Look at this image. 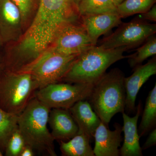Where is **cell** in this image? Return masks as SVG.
I'll return each mask as SVG.
<instances>
[{
	"label": "cell",
	"mask_w": 156,
	"mask_h": 156,
	"mask_svg": "<svg viewBox=\"0 0 156 156\" xmlns=\"http://www.w3.org/2000/svg\"><path fill=\"white\" fill-rule=\"evenodd\" d=\"M50 110L34 96L18 115V130L25 145L31 148L35 154L57 156L55 140L48 127Z\"/></svg>",
	"instance_id": "6da1fadb"
},
{
	"label": "cell",
	"mask_w": 156,
	"mask_h": 156,
	"mask_svg": "<svg viewBox=\"0 0 156 156\" xmlns=\"http://www.w3.org/2000/svg\"><path fill=\"white\" fill-rule=\"evenodd\" d=\"M124 73L118 68L106 73L95 83L87 101L101 122L109 128L112 118L125 112Z\"/></svg>",
	"instance_id": "7a4b0ae2"
},
{
	"label": "cell",
	"mask_w": 156,
	"mask_h": 156,
	"mask_svg": "<svg viewBox=\"0 0 156 156\" xmlns=\"http://www.w3.org/2000/svg\"><path fill=\"white\" fill-rule=\"evenodd\" d=\"M127 50L125 47L108 49L93 46L77 56L62 82L95 84L111 66L128 58L123 54Z\"/></svg>",
	"instance_id": "3957f363"
},
{
	"label": "cell",
	"mask_w": 156,
	"mask_h": 156,
	"mask_svg": "<svg viewBox=\"0 0 156 156\" xmlns=\"http://www.w3.org/2000/svg\"><path fill=\"white\" fill-rule=\"evenodd\" d=\"M39 89L28 72H12L4 69L0 73V108L19 115Z\"/></svg>",
	"instance_id": "277c9868"
},
{
	"label": "cell",
	"mask_w": 156,
	"mask_h": 156,
	"mask_svg": "<svg viewBox=\"0 0 156 156\" xmlns=\"http://www.w3.org/2000/svg\"><path fill=\"white\" fill-rule=\"evenodd\" d=\"M78 56L64 55L49 48L20 71L30 73L40 89L49 84L62 82Z\"/></svg>",
	"instance_id": "5b68a950"
},
{
	"label": "cell",
	"mask_w": 156,
	"mask_h": 156,
	"mask_svg": "<svg viewBox=\"0 0 156 156\" xmlns=\"http://www.w3.org/2000/svg\"><path fill=\"white\" fill-rule=\"evenodd\" d=\"M94 84L54 83L39 89L35 96L50 109H69L78 101L87 100Z\"/></svg>",
	"instance_id": "8992f818"
},
{
	"label": "cell",
	"mask_w": 156,
	"mask_h": 156,
	"mask_svg": "<svg viewBox=\"0 0 156 156\" xmlns=\"http://www.w3.org/2000/svg\"><path fill=\"white\" fill-rule=\"evenodd\" d=\"M156 24L140 19L122 22L114 32L101 41L99 47L104 49L125 47L127 50L142 45L156 34Z\"/></svg>",
	"instance_id": "52a82bcc"
},
{
	"label": "cell",
	"mask_w": 156,
	"mask_h": 156,
	"mask_svg": "<svg viewBox=\"0 0 156 156\" xmlns=\"http://www.w3.org/2000/svg\"><path fill=\"white\" fill-rule=\"evenodd\" d=\"M83 27L80 22L70 23L57 34L49 48L61 54L79 55L93 47Z\"/></svg>",
	"instance_id": "ba28073f"
},
{
	"label": "cell",
	"mask_w": 156,
	"mask_h": 156,
	"mask_svg": "<svg viewBox=\"0 0 156 156\" xmlns=\"http://www.w3.org/2000/svg\"><path fill=\"white\" fill-rule=\"evenodd\" d=\"M24 33L17 6L11 0H0V35L4 44H15Z\"/></svg>",
	"instance_id": "9c48e42d"
},
{
	"label": "cell",
	"mask_w": 156,
	"mask_h": 156,
	"mask_svg": "<svg viewBox=\"0 0 156 156\" xmlns=\"http://www.w3.org/2000/svg\"><path fill=\"white\" fill-rule=\"evenodd\" d=\"M134 73L124 80L126 92L125 110L127 114L136 111L135 101L140 89L150 78L156 74V57L154 56L146 64L133 69Z\"/></svg>",
	"instance_id": "30bf717a"
},
{
	"label": "cell",
	"mask_w": 156,
	"mask_h": 156,
	"mask_svg": "<svg viewBox=\"0 0 156 156\" xmlns=\"http://www.w3.org/2000/svg\"><path fill=\"white\" fill-rule=\"evenodd\" d=\"M115 130L111 131L101 122L96 129L94 138L93 149L95 156H119L121 143L122 126L118 123L114 125Z\"/></svg>",
	"instance_id": "8fae6325"
},
{
	"label": "cell",
	"mask_w": 156,
	"mask_h": 156,
	"mask_svg": "<svg viewBox=\"0 0 156 156\" xmlns=\"http://www.w3.org/2000/svg\"><path fill=\"white\" fill-rule=\"evenodd\" d=\"M48 124L54 140L67 141L78 134L79 128L67 109H50Z\"/></svg>",
	"instance_id": "7c38bea8"
},
{
	"label": "cell",
	"mask_w": 156,
	"mask_h": 156,
	"mask_svg": "<svg viewBox=\"0 0 156 156\" xmlns=\"http://www.w3.org/2000/svg\"><path fill=\"white\" fill-rule=\"evenodd\" d=\"M142 104L140 101L136 113L131 117L125 112L122 113L123 120L122 132L124 138L122 146L120 149V156H142V150L140 144V136L137 128V122L142 112Z\"/></svg>",
	"instance_id": "4fadbf2b"
},
{
	"label": "cell",
	"mask_w": 156,
	"mask_h": 156,
	"mask_svg": "<svg viewBox=\"0 0 156 156\" xmlns=\"http://www.w3.org/2000/svg\"><path fill=\"white\" fill-rule=\"evenodd\" d=\"M80 21L94 46L99 37L122 23L119 14L112 13L81 16Z\"/></svg>",
	"instance_id": "5bb4252c"
},
{
	"label": "cell",
	"mask_w": 156,
	"mask_h": 156,
	"mask_svg": "<svg viewBox=\"0 0 156 156\" xmlns=\"http://www.w3.org/2000/svg\"><path fill=\"white\" fill-rule=\"evenodd\" d=\"M69 110L79 128L78 134H84L92 140L95 131L101 122L87 100H81Z\"/></svg>",
	"instance_id": "9a60e30c"
},
{
	"label": "cell",
	"mask_w": 156,
	"mask_h": 156,
	"mask_svg": "<svg viewBox=\"0 0 156 156\" xmlns=\"http://www.w3.org/2000/svg\"><path fill=\"white\" fill-rule=\"evenodd\" d=\"M90 139L84 134H78L67 141H61L60 150L63 156H95Z\"/></svg>",
	"instance_id": "2e32d148"
},
{
	"label": "cell",
	"mask_w": 156,
	"mask_h": 156,
	"mask_svg": "<svg viewBox=\"0 0 156 156\" xmlns=\"http://www.w3.org/2000/svg\"><path fill=\"white\" fill-rule=\"evenodd\" d=\"M142 118L138 129L140 137L145 136L156 126V84L149 92L146 101Z\"/></svg>",
	"instance_id": "e0dca14e"
},
{
	"label": "cell",
	"mask_w": 156,
	"mask_h": 156,
	"mask_svg": "<svg viewBox=\"0 0 156 156\" xmlns=\"http://www.w3.org/2000/svg\"><path fill=\"white\" fill-rule=\"evenodd\" d=\"M80 17L96 14H118L112 0H81L77 8Z\"/></svg>",
	"instance_id": "ac0fdd59"
},
{
	"label": "cell",
	"mask_w": 156,
	"mask_h": 156,
	"mask_svg": "<svg viewBox=\"0 0 156 156\" xmlns=\"http://www.w3.org/2000/svg\"><path fill=\"white\" fill-rule=\"evenodd\" d=\"M18 116L0 108V149L3 153L11 134L18 128Z\"/></svg>",
	"instance_id": "d6986e66"
},
{
	"label": "cell",
	"mask_w": 156,
	"mask_h": 156,
	"mask_svg": "<svg viewBox=\"0 0 156 156\" xmlns=\"http://www.w3.org/2000/svg\"><path fill=\"white\" fill-rule=\"evenodd\" d=\"M156 0H125L117 7L121 18L147 12L155 5Z\"/></svg>",
	"instance_id": "ffe728a7"
},
{
	"label": "cell",
	"mask_w": 156,
	"mask_h": 156,
	"mask_svg": "<svg viewBox=\"0 0 156 156\" xmlns=\"http://www.w3.org/2000/svg\"><path fill=\"white\" fill-rule=\"evenodd\" d=\"M156 54V34L150 37L136 50V52L128 56V62L130 67L134 68L142 64L143 62L149 57Z\"/></svg>",
	"instance_id": "44dd1931"
},
{
	"label": "cell",
	"mask_w": 156,
	"mask_h": 156,
	"mask_svg": "<svg viewBox=\"0 0 156 156\" xmlns=\"http://www.w3.org/2000/svg\"><path fill=\"white\" fill-rule=\"evenodd\" d=\"M19 9L24 32L32 22L38 9L40 0H11Z\"/></svg>",
	"instance_id": "7402d4cb"
},
{
	"label": "cell",
	"mask_w": 156,
	"mask_h": 156,
	"mask_svg": "<svg viewBox=\"0 0 156 156\" xmlns=\"http://www.w3.org/2000/svg\"><path fill=\"white\" fill-rule=\"evenodd\" d=\"M25 145L24 139L18 128L14 131L7 142L5 154L6 156H20Z\"/></svg>",
	"instance_id": "603a6c76"
},
{
	"label": "cell",
	"mask_w": 156,
	"mask_h": 156,
	"mask_svg": "<svg viewBox=\"0 0 156 156\" xmlns=\"http://www.w3.org/2000/svg\"><path fill=\"white\" fill-rule=\"evenodd\" d=\"M156 144V129L154 128L151 131L145 142L141 147L142 150H145Z\"/></svg>",
	"instance_id": "cb8c5ba5"
},
{
	"label": "cell",
	"mask_w": 156,
	"mask_h": 156,
	"mask_svg": "<svg viewBox=\"0 0 156 156\" xmlns=\"http://www.w3.org/2000/svg\"><path fill=\"white\" fill-rule=\"evenodd\" d=\"M140 18L143 20H148L156 22V5H154L149 11L145 13L141 14Z\"/></svg>",
	"instance_id": "d4e9b609"
},
{
	"label": "cell",
	"mask_w": 156,
	"mask_h": 156,
	"mask_svg": "<svg viewBox=\"0 0 156 156\" xmlns=\"http://www.w3.org/2000/svg\"><path fill=\"white\" fill-rule=\"evenodd\" d=\"M35 155L34 151L28 146L25 145L23 147L20 156H34Z\"/></svg>",
	"instance_id": "484cf974"
},
{
	"label": "cell",
	"mask_w": 156,
	"mask_h": 156,
	"mask_svg": "<svg viewBox=\"0 0 156 156\" xmlns=\"http://www.w3.org/2000/svg\"><path fill=\"white\" fill-rule=\"evenodd\" d=\"M72 2L73 3V5L75 7L76 9L77 10L78 6L80 4V2H81V0H71ZM78 11V10H77Z\"/></svg>",
	"instance_id": "4316f807"
},
{
	"label": "cell",
	"mask_w": 156,
	"mask_h": 156,
	"mask_svg": "<svg viewBox=\"0 0 156 156\" xmlns=\"http://www.w3.org/2000/svg\"><path fill=\"white\" fill-rule=\"evenodd\" d=\"M112 1L115 4V5L117 7L120 4H121L124 1H125V0H112Z\"/></svg>",
	"instance_id": "83f0119b"
},
{
	"label": "cell",
	"mask_w": 156,
	"mask_h": 156,
	"mask_svg": "<svg viewBox=\"0 0 156 156\" xmlns=\"http://www.w3.org/2000/svg\"><path fill=\"white\" fill-rule=\"evenodd\" d=\"M4 68L5 67H4V61L0 58V73L2 71Z\"/></svg>",
	"instance_id": "f1b7e54d"
},
{
	"label": "cell",
	"mask_w": 156,
	"mask_h": 156,
	"mask_svg": "<svg viewBox=\"0 0 156 156\" xmlns=\"http://www.w3.org/2000/svg\"><path fill=\"white\" fill-rule=\"evenodd\" d=\"M3 44H4V43H3L2 39V37L1 36V35H0V48L2 46Z\"/></svg>",
	"instance_id": "f546056e"
},
{
	"label": "cell",
	"mask_w": 156,
	"mask_h": 156,
	"mask_svg": "<svg viewBox=\"0 0 156 156\" xmlns=\"http://www.w3.org/2000/svg\"><path fill=\"white\" fill-rule=\"evenodd\" d=\"M3 153L2 152V151L0 149V156H2L3 155Z\"/></svg>",
	"instance_id": "4dcf8cb0"
}]
</instances>
